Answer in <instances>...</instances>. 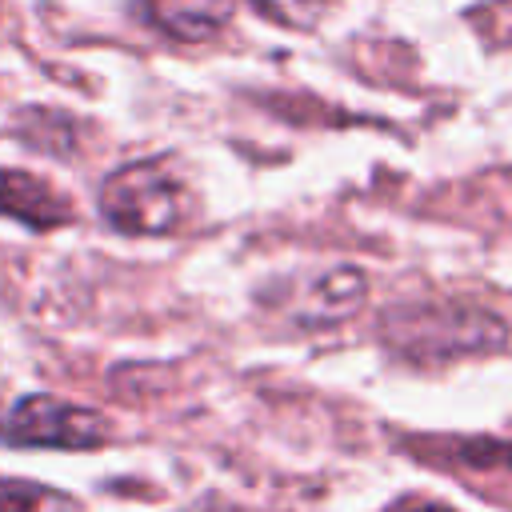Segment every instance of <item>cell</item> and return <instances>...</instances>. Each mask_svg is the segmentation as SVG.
Listing matches in <instances>:
<instances>
[{
    "label": "cell",
    "mask_w": 512,
    "mask_h": 512,
    "mask_svg": "<svg viewBox=\"0 0 512 512\" xmlns=\"http://www.w3.org/2000/svg\"><path fill=\"white\" fill-rule=\"evenodd\" d=\"M384 344L416 364H440L508 344V324L472 304H400L380 320Z\"/></svg>",
    "instance_id": "cell-1"
},
{
    "label": "cell",
    "mask_w": 512,
    "mask_h": 512,
    "mask_svg": "<svg viewBox=\"0 0 512 512\" xmlns=\"http://www.w3.org/2000/svg\"><path fill=\"white\" fill-rule=\"evenodd\" d=\"M100 212L116 232L168 236L188 220V188L160 160H132L100 184Z\"/></svg>",
    "instance_id": "cell-2"
},
{
    "label": "cell",
    "mask_w": 512,
    "mask_h": 512,
    "mask_svg": "<svg viewBox=\"0 0 512 512\" xmlns=\"http://www.w3.org/2000/svg\"><path fill=\"white\" fill-rule=\"evenodd\" d=\"M0 440L20 448H96L108 440V420L60 396H24L0 420Z\"/></svg>",
    "instance_id": "cell-3"
},
{
    "label": "cell",
    "mask_w": 512,
    "mask_h": 512,
    "mask_svg": "<svg viewBox=\"0 0 512 512\" xmlns=\"http://www.w3.org/2000/svg\"><path fill=\"white\" fill-rule=\"evenodd\" d=\"M0 216L24 224L32 232H48V228H60L72 220V204L48 180L20 172V168H0Z\"/></svg>",
    "instance_id": "cell-4"
},
{
    "label": "cell",
    "mask_w": 512,
    "mask_h": 512,
    "mask_svg": "<svg viewBox=\"0 0 512 512\" xmlns=\"http://www.w3.org/2000/svg\"><path fill=\"white\" fill-rule=\"evenodd\" d=\"M236 12V0H148V20L180 40V44H200L212 40Z\"/></svg>",
    "instance_id": "cell-5"
},
{
    "label": "cell",
    "mask_w": 512,
    "mask_h": 512,
    "mask_svg": "<svg viewBox=\"0 0 512 512\" xmlns=\"http://www.w3.org/2000/svg\"><path fill=\"white\" fill-rule=\"evenodd\" d=\"M368 296V276L352 264H340L332 272L320 276L316 284V296H312V320L320 324H336L344 316H352Z\"/></svg>",
    "instance_id": "cell-6"
},
{
    "label": "cell",
    "mask_w": 512,
    "mask_h": 512,
    "mask_svg": "<svg viewBox=\"0 0 512 512\" xmlns=\"http://www.w3.org/2000/svg\"><path fill=\"white\" fill-rule=\"evenodd\" d=\"M0 512H76V500L36 480L0 476Z\"/></svg>",
    "instance_id": "cell-7"
},
{
    "label": "cell",
    "mask_w": 512,
    "mask_h": 512,
    "mask_svg": "<svg viewBox=\"0 0 512 512\" xmlns=\"http://www.w3.org/2000/svg\"><path fill=\"white\" fill-rule=\"evenodd\" d=\"M256 12H264L272 24H284V28H312L332 0H252Z\"/></svg>",
    "instance_id": "cell-8"
},
{
    "label": "cell",
    "mask_w": 512,
    "mask_h": 512,
    "mask_svg": "<svg viewBox=\"0 0 512 512\" xmlns=\"http://www.w3.org/2000/svg\"><path fill=\"white\" fill-rule=\"evenodd\" d=\"M452 452L468 468H512V440H460Z\"/></svg>",
    "instance_id": "cell-9"
},
{
    "label": "cell",
    "mask_w": 512,
    "mask_h": 512,
    "mask_svg": "<svg viewBox=\"0 0 512 512\" xmlns=\"http://www.w3.org/2000/svg\"><path fill=\"white\" fill-rule=\"evenodd\" d=\"M384 512H456L452 504H440V500H428V496H404L396 504H388Z\"/></svg>",
    "instance_id": "cell-10"
}]
</instances>
